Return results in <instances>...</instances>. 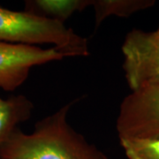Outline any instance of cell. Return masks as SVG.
<instances>
[{
	"mask_svg": "<svg viewBox=\"0 0 159 159\" xmlns=\"http://www.w3.org/2000/svg\"><path fill=\"white\" fill-rule=\"evenodd\" d=\"M76 98L56 112L41 119L34 131L25 134L17 128L0 148L1 159H109L67 122Z\"/></svg>",
	"mask_w": 159,
	"mask_h": 159,
	"instance_id": "1",
	"label": "cell"
},
{
	"mask_svg": "<svg viewBox=\"0 0 159 159\" xmlns=\"http://www.w3.org/2000/svg\"><path fill=\"white\" fill-rule=\"evenodd\" d=\"M0 43L39 46L50 44L71 57L89 55L88 40L65 24L30 11H12L0 6Z\"/></svg>",
	"mask_w": 159,
	"mask_h": 159,
	"instance_id": "2",
	"label": "cell"
},
{
	"mask_svg": "<svg viewBox=\"0 0 159 159\" xmlns=\"http://www.w3.org/2000/svg\"><path fill=\"white\" fill-rule=\"evenodd\" d=\"M121 50L125 78L132 92L159 89V27L150 32L131 30Z\"/></svg>",
	"mask_w": 159,
	"mask_h": 159,
	"instance_id": "3",
	"label": "cell"
},
{
	"mask_svg": "<svg viewBox=\"0 0 159 159\" xmlns=\"http://www.w3.org/2000/svg\"><path fill=\"white\" fill-rule=\"evenodd\" d=\"M68 57L66 51L56 47L0 43V89L15 90L27 80L32 67Z\"/></svg>",
	"mask_w": 159,
	"mask_h": 159,
	"instance_id": "4",
	"label": "cell"
},
{
	"mask_svg": "<svg viewBox=\"0 0 159 159\" xmlns=\"http://www.w3.org/2000/svg\"><path fill=\"white\" fill-rule=\"evenodd\" d=\"M116 127L119 140L158 133L159 89H144L126 96L119 106Z\"/></svg>",
	"mask_w": 159,
	"mask_h": 159,
	"instance_id": "5",
	"label": "cell"
},
{
	"mask_svg": "<svg viewBox=\"0 0 159 159\" xmlns=\"http://www.w3.org/2000/svg\"><path fill=\"white\" fill-rule=\"evenodd\" d=\"M34 103L24 95L0 97V148L10 138L19 125L30 119Z\"/></svg>",
	"mask_w": 159,
	"mask_h": 159,
	"instance_id": "6",
	"label": "cell"
},
{
	"mask_svg": "<svg viewBox=\"0 0 159 159\" xmlns=\"http://www.w3.org/2000/svg\"><path fill=\"white\" fill-rule=\"evenodd\" d=\"M92 0H34L26 2V11L65 22L76 11L91 6Z\"/></svg>",
	"mask_w": 159,
	"mask_h": 159,
	"instance_id": "7",
	"label": "cell"
},
{
	"mask_svg": "<svg viewBox=\"0 0 159 159\" xmlns=\"http://www.w3.org/2000/svg\"><path fill=\"white\" fill-rule=\"evenodd\" d=\"M156 4L155 0H92L95 10L96 29L104 19L111 15L128 18L137 11L145 10Z\"/></svg>",
	"mask_w": 159,
	"mask_h": 159,
	"instance_id": "8",
	"label": "cell"
},
{
	"mask_svg": "<svg viewBox=\"0 0 159 159\" xmlns=\"http://www.w3.org/2000/svg\"><path fill=\"white\" fill-rule=\"evenodd\" d=\"M119 142L128 159H159V132Z\"/></svg>",
	"mask_w": 159,
	"mask_h": 159,
	"instance_id": "9",
	"label": "cell"
},
{
	"mask_svg": "<svg viewBox=\"0 0 159 159\" xmlns=\"http://www.w3.org/2000/svg\"><path fill=\"white\" fill-rule=\"evenodd\" d=\"M0 159H1V158H0Z\"/></svg>",
	"mask_w": 159,
	"mask_h": 159,
	"instance_id": "10",
	"label": "cell"
}]
</instances>
